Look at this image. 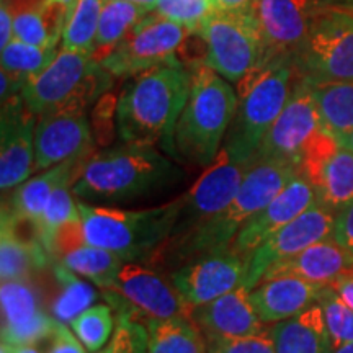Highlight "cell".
<instances>
[{
    "label": "cell",
    "instance_id": "cell-1",
    "mask_svg": "<svg viewBox=\"0 0 353 353\" xmlns=\"http://www.w3.org/2000/svg\"><path fill=\"white\" fill-rule=\"evenodd\" d=\"M182 180L183 170L154 145L123 143L92 154L72 190L81 201L113 206L161 195Z\"/></svg>",
    "mask_w": 353,
    "mask_h": 353
},
{
    "label": "cell",
    "instance_id": "cell-2",
    "mask_svg": "<svg viewBox=\"0 0 353 353\" xmlns=\"http://www.w3.org/2000/svg\"><path fill=\"white\" fill-rule=\"evenodd\" d=\"M192 70L165 64L128 77L114 107L118 138L125 144L157 145L176 157L174 131L187 103Z\"/></svg>",
    "mask_w": 353,
    "mask_h": 353
},
{
    "label": "cell",
    "instance_id": "cell-3",
    "mask_svg": "<svg viewBox=\"0 0 353 353\" xmlns=\"http://www.w3.org/2000/svg\"><path fill=\"white\" fill-rule=\"evenodd\" d=\"M298 175L291 164L276 161H254L237 193L221 213L195 232L179 241L164 242L149 262L179 268L201 255L229 250L239 229Z\"/></svg>",
    "mask_w": 353,
    "mask_h": 353
},
{
    "label": "cell",
    "instance_id": "cell-4",
    "mask_svg": "<svg viewBox=\"0 0 353 353\" xmlns=\"http://www.w3.org/2000/svg\"><path fill=\"white\" fill-rule=\"evenodd\" d=\"M237 108L231 82L208 65L192 69V87L174 131L175 154L195 167H210L219 156Z\"/></svg>",
    "mask_w": 353,
    "mask_h": 353
},
{
    "label": "cell",
    "instance_id": "cell-5",
    "mask_svg": "<svg viewBox=\"0 0 353 353\" xmlns=\"http://www.w3.org/2000/svg\"><path fill=\"white\" fill-rule=\"evenodd\" d=\"M291 56L260 65L237 85V108L221 151L242 162H254L260 143L285 108L293 90Z\"/></svg>",
    "mask_w": 353,
    "mask_h": 353
},
{
    "label": "cell",
    "instance_id": "cell-6",
    "mask_svg": "<svg viewBox=\"0 0 353 353\" xmlns=\"http://www.w3.org/2000/svg\"><path fill=\"white\" fill-rule=\"evenodd\" d=\"M79 211L85 244L114 252L125 263L148 262L169 239L179 200L136 211L79 201Z\"/></svg>",
    "mask_w": 353,
    "mask_h": 353
},
{
    "label": "cell",
    "instance_id": "cell-7",
    "mask_svg": "<svg viewBox=\"0 0 353 353\" xmlns=\"http://www.w3.org/2000/svg\"><path fill=\"white\" fill-rule=\"evenodd\" d=\"M113 83V76L97 63L90 52L59 48L54 61L30 79L21 97L37 117L52 112H87Z\"/></svg>",
    "mask_w": 353,
    "mask_h": 353
},
{
    "label": "cell",
    "instance_id": "cell-8",
    "mask_svg": "<svg viewBox=\"0 0 353 353\" xmlns=\"http://www.w3.org/2000/svg\"><path fill=\"white\" fill-rule=\"evenodd\" d=\"M291 61L296 77L311 85L353 81V10L317 8Z\"/></svg>",
    "mask_w": 353,
    "mask_h": 353
},
{
    "label": "cell",
    "instance_id": "cell-9",
    "mask_svg": "<svg viewBox=\"0 0 353 353\" xmlns=\"http://www.w3.org/2000/svg\"><path fill=\"white\" fill-rule=\"evenodd\" d=\"M200 33L208 46L205 65L231 83H239L252 70L267 64L262 34L250 10H214Z\"/></svg>",
    "mask_w": 353,
    "mask_h": 353
},
{
    "label": "cell",
    "instance_id": "cell-10",
    "mask_svg": "<svg viewBox=\"0 0 353 353\" xmlns=\"http://www.w3.org/2000/svg\"><path fill=\"white\" fill-rule=\"evenodd\" d=\"M190 30L154 10L101 61L113 77H132L165 64H180L176 52Z\"/></svg>",
    "mask_w": 353,
    "mask_h": 353
},
{
    "label": "cell",
    "instance_id": "cell-11",
    "mask_svg": "<svg viewBox=\"0 0 353 353\" xmlns=\"http://www.w3.org/2000/svg\"><path fill=\"white\" fill-rule=\"evenodd\" d=\"M252 162H242L221 151L193 187L179 196V211L169 239L179 241L195 232L231 203Z\"/></svg>",
    "mask_w": 353,
    "mask_h": 353
},
{
    "label": "cell",
    "instance_id": "cell-12",
    "mask_svg": "<svg viewBox=\"0 0 353 353\" xmlns=\"http://www.w3.org/2000/svg\"><path fill=\"white\" fill-rule=\"evenodd\" d=\"M321 130L311 85L298 79L285 108L260 143L254 161H276L298 169L303 151Z\"/></svg>",
    "mask_w": 353,
    "mask_h": 353
},
{
    "label": "cell",
    "instance_id": "cell-13",
    "mask_svg": "<svg viewBox=\"0 0 353 353\" xmlns=\"http://www.w3.org/2000/svg\"><path fill=\"white\" fill-rule=\"evenodd\" d=\"M334 221L335 214L332 211L316 201L311 208L278 229L254 250L247 262L244 285L249 290H254L272 265L303 252L316 242L332 237Z\"/></svg>",
    "mask_w": 353,
    "mask_h": 353
},
{
    "label": "cell",
    "instance_id": "cell-14",
    "mask_svg": "<svg viewBox=\"0 0 353 353\" xmlns=\"http://www.w3.org/2000/svg\"><path fill=\"white\" fill-rule=\"evenodd\" d=\"M247 259L224 250L196 257L170 272L169 280L192 307L203 306L244 283Z\"/></svg>",
    "mask_w": 353,
    "mask_h": 353
},
{
    "label": "cell",
    "instance_id": "cell-15",
    "mask_svg": "<svg viewBox=\"0 0 353 353\" xmlns=\"http://www.w3.org/2000/svg\"><path fill=\"white\" fill-rule=\"evenodd\" d=\"M94 134L87 112H52L38 117L34 130V172L94 154Z\"/></svg>",
    "mask_w": 353,
    "mask_h": 353
},
{
    "label": "cell",
    "instance_id": "cell-16",
    "mask_svg": "<svg viewBox=\"0 0 353 353\" xmlns=\"http://www.w3.org/2000/svg\"><path fill=\"white\" fill-rule=\"evenodd\" d=\"M112 291L128 304L132 314L144 316L145 321L192 317L193 307L170 280L136 262L123 265Z\"/></svg>",
    "mask_w": 353,
    "mask_h": 353
},
{
    "label": "cell",
    "instance_id": "cell-17",
    "mask_svg": "<svg viewBox=\"0 0 353 353\" xmlns=\"http://www.w3.org/2000/svg\"><path fill=\"white\" fill-rule=\"evenodd\" d=\"M38 117L30 112L23 97L2 101L0 118V188H17L34 174V130Z\"/></svg>",
    "mask_w": 353,
    "mask_h": 353
},
{
    "label": "cell",
    "instance_id": "cell-18",
    "mask_svg": "<svg viewBox=\"0 0 353 353\" xmlns=\"http://www.w3.org/2000/svg\"><path fill=\"white\" fill-rule=\"evenodd\" d=\"M319 7L321 0H255L250 12L262 34L267 63L293 54Z\"/></svg>",
    "mask_w": 353,
    "mask_h": 353
},
{
    "label": "cell",
    "instance_id": "cell-19",
    "mask_svg": "<svg viewBox=\"0 0 353 353\" xmlns=\"http://www.w3.org/2000/svg\"><path fill=\"white\" fill-rule=\"evenodd\" d=\"M314 203V188L301 174H298L267 206H263L239 229L229 250L249 262L250 255L263 241L296 219Z\"/></svg>",
    "mask_w": 353,
    "mask_h": 353
},
{
    "label": "cell",
    "instance_id": "cell-20",
    "mask_svg": "<svg viewBox=\"0 0 353 353\" xmlns=\"http://www.w3.org/2000/svg\"><path fill=\"white\" fill-rule=\"evenodd\" d=\"M0 303L2 342L34 347L50 339L57 321L43 309L32 281H2Z\"/></svg>",
    "mask_w": 353,
    "mask_h": 353
},
{
    "label": "cell",
    "instance_id": "cell-21",
    "mask_svg": "<svg viewBox=\"0 0 353 353\" xmlns=\"http://www.w3.org/2000/svg\"><path fill=\"white\" fill-rule=\"evenodd\" d=\"M192 321L208 341L245 337L265 330L250 301V290L244 283L213 301L193 307Z\"/></svg>",
    "mask_w": 353,
    "mask_h": 353
},
{
    "label": "cell",
    "instance_id": "cell-22",
    "mask_svg": "<svg viewBox=\"0 0 353 353\" xmlns=\"http://www.w3.org/2000/svg\"><path fill=\"white\" fill-rule=\"evenodd\" d=\"M353 273V255L334 237L316 242L303 252L272 265L262 280L275 276H296L319 285H334ZM260 280V281H262Z\"/></svg>",
    "mask_w": 353,
    "mask_h": 353
},
{
    "label": "cell",
    "instance_id": "cell-23",
    "mask_svg": "<svg viewBox=\"0 0 353 353\" xmlns=\"http://www.w3.org/2000/svg\"><path fill=\"white\" fill-rule=\"evenodd\" d=\"M324 288L296 276H275L259 281L250 290V301L263 324H276L316 304Z\"/></svg>",
    "mask_w": 353,
    "mask_h": 353
},
{
    "label": "cell",
    "instance_id": "cell-24",
    "mask_svg": "<svg viewBox=\"0 0 353 353\" xmlns=\"http://www.w3.org/2000/svg\"><path fill=\"white\" fill-rule=\"evenodd\" d=\"M85 161L63 162V164H57L51 169L43 170L41 174H37L32 179L25 180L23 183L15 188L8 205H3L2 210L7 211L17 223L28 224L37 234V229L41 223L43 213L46 210L52 192L61 183L77 179Z\"/></svg>",
    "mask_w": 353,
    "mask_h": 353
},
{
    "label": "cell",
    "instance_id": "cell-25",
    "mask_svg": "<svg viewBox=\"0 0 353 353\" xmlns=\"http://www.w3.org/2000/svg\"><path fill=\"white\" fill-rule=\"evenodd\" d=\"M54 262L41 241L25 237L20 224L2 210V228H0V276L2 281L30 280L37 270Z\"/></svg>",
    "mask_w": 353,
    "mask_h": 353
},
{
    "label": "cell",
    "instance_id": "cell-26",
    "mask_svg": "<svg viewBox=\"0 0 353 353\" xmlns=\"http://www.w3.org/2000/svg\"><path fill=\"white\" fill-rule=\"evenodd\" d=\"M301 175L314 188L316 201L334 214L353 200V152L342 145Z\"/></svg>",
    "mask_w": 353,
    "mask_h": 353
},
{
    "label": "cell",
    "instance_id": "cell-27",
    "mask_svg": "<svg viewBox=\"0 0 353 353\" xmlns=\"http://www.w3.org/2000/svg\"><path fill=\"white\" fill-rule=\"evenodd\" d=\"M276 353H332L324 311L316 303L290 319L272 325Z\"/></svg>",
    "mask_w": 353,
    "mask_h": 353
},
{
    "label": "cell",
    "instance_id": "cell-28",
    "mask_svg": "<svg viewBox=\"0 0 353 353\" xmlns=\"http://www.w3.org/2000/svg\"><path fill=\"white\" fill-rule=\"evenodd\" d=\"M311 92L322 130L337 141L353 130V81L314 83Z\"/></svg>",
    "mask_w": 353,
    "mask_h": 353
},
{
    "label": "cell",
    "instance_id": "cell-29",
    "mask_svg": "<svg viewBox=\"0 0 353 353\" xmlns=\"http://www.w3.org/2000/svg\"><path fill=\"white\" fill-rule=\"evenodd\" d=\"M148 353H208V343L192 317L149 319Z\"/></svg>",
    "mask_w": 353,
    "mask_h": 353
},
{
    "label": "cell",
    "instance_id": "cell-30",
    "mask_svg": "<svg viewBox=\"0 0 353 353\" xmlns=\"http://www.w3.org/2000/svg\"><path fill=\"white\" fill-rule=\"evenodd\" d=\"M56 260L63 262L79 276L85 278L103 291L113 290L117 278L125 265L120 255L90 244L74 247L68 252L61 254Z\"/></svg>",
    "mask_w": 353,
    "mask_h": 353
},
{
    "label": "cell",
    "instance_id": "cell-31",
    "mask_svg": "<svg viewBox=\"0 0 353 353\" xmlns=\"http://www.w3.org/2000/svg\"><path fill=\"white\" fill-rule=\"evenodd\" d=\"M149 13L151 10L134 3L107 0L101 12L95 48L92 52L97 63H101Z\"/></svg>",
    "mask_w": 353,
    "mask_h": 353
},
{
    "label": "cell",
    "instance_id": "cell-32",
    "mask_svg": "<svg viewBox=\"0 0 353 353\" xmlns=\"http://www.w3.org/2000/svg\"><path fill=\"white\" fill-rule=\"evenodd\" d=\"M52 273L57 281V294L51 304V314L56 321L69 324L74 317L94 306L99 294L94 283L82 280L59 260L52 262Z\"/></svg>",
    "mask_w": 353,
    "mask_h": 353
},
{
    "label": "cell",
    "instance_id": "cell-33",
    "mask_svg": "<svg viewBox=\"0 0 353 353\" xmlns=\"http://www.w3.org/2000/svg\"><path fill=\"white\" fill-rule=\"evenodd\" d=\"M105 2L107 0H74L61 38L63 50L94 52Z\"/></svg>",
    "mask_w": 353,
    "mask_h": 353
},
{
    "label": "cell",
    "instance_id": "cell-34",
    "mask_svg": "<svg viewBox=\"0 0 353 353\" xmlns=\"http://www.w3.org/2000/svg\"><path fill=\"white\" fill-rule=\"evenodd\" d=\"M76 182L74 180H68V182L61 183L48 201L46 210H44L41 223L37 229L38 239L41 241L44 249L48 252H52V245H54L56 234L59 229L65 226V224L72 223V221L81 219V211H79V201H76V195H74L72 185ZM52 257V255H51Z\"/></svg>",
    "mask_w": 353,
    "mask_h": 353
},
{
    "label": "cell",
    "instance_id": "cell-35",
    "mask_svg": "<svg viewBox=\"0 0 353 353\" xmlns=\"http://www.w3.org/2000/svg\"><path fill=\"white\" fill-rule=\"evenodd\" d=\"M2 69L19 79L20 82H26L37 77L50 65L57 56V48H41L26 44L19 39H13L2 48Z\"/></svg>",
    "mask_w": 353,
    "mask_h": 353
},
{
    "label": "cell",
    "instance_id": "cell-36",
    "mask_svg": "<svg viewBox=\"0 0 353 353\" xmlns=\"http://www.w3.org/2000/svg\"><path fill=\"white\" fill-rule=\"evenodd\" d=\"M69 327L77 335L88 352H100L112 339L117 329L114 316L108 304H94L69 322Z\"/></svg>",
    "mask_w": 353,
    "mask_h": 353
},
{
    "label": "cell",
    "instance_id": "cell-37",
    "mask_svg": "<svg viewBox=\"0 0 353 353\" xmlns=\"http://www.w3.org/2000/svg\"><path fill=\"white\" fill-rule=\"evenodd\" d=\"M334 350L353 342V309L348 307L332 285L325 286L319 301Z\"/></svg>",
    "mask_w": 353,
    "mask_h": 353
},
{
    "label": "cell",
    "instance_id": "cell-38",
    "mask_svg": "<svg viewBox=\"0 0 353 353\" xmlns=\"http://www.w3.org/2000/svg\"><path fill=\"white\" fill-rule=\"evenodd\" d=\"M117 329L110 342L97 353H148V327L134 319L128 307H118Z\"/></svg>",
    "mask_w": 353,
    "mask_h": 353
},
{
    "label": "cell",
    "instance_id": "cell-39",
    "mask_svg": "<svg viewBox=\"0 0 353 353\" xmlns=\"http://www.w3.org/2000/svg\"><path fill=\"white\" fill-rule=\"evenodd\" d=\"M214 10L213 0H159L156 7L159 15L182 23L190 32H200Z\"/></svg>",
    "mask_w": 353,
    "mask_h": 353
},
{
    "label": "cell",
    "instance_id": "cell-40",
    "mask_svg": "<svg viewBox=\"0 0 353 353\" xmlns=\"http://www.w3.org/2000/svg\"><path fill=\"white\" fill-rule=\"evenodd\" d=\"M13 34L19 41L33 44V46L57 48V43H54L48 30L41 6L13 12Z\"/></svg>",
    "mask_w": 353,
    "mask_h": 353
},
{
    "label": "cell",
    "instance_id": "cell-41",
    "mask_svg": "<svg viewBox=\"0 0 353 353\" xmlns=\"http://www.w3.org/2000/svg\"><path fill=\"white\" fill-rule=\"evenodd\" d=\"M208 353H276L272 330L232 339H211Z\"/></svg>",
    "mask_w": 353,
    "mask_h": 353
},
{
    "label": "cell",
    "instance_id": "cell-42",
    "mask_svg": "<svg viewBox=\"0 0 353 353\" xmlns=\"http://www.w3.org/2000/svg\"><path fill=\"white\" fill-rule=\"evenodd\" d=\"M46 353H87L85 345L79 341L72 329L68 327L64 322H56L54 330L48 339Z\"/></svg>",
    "mask_w": 353,
    "mask_h": 353
},
{
    "label": "cell",
    "instance_id": "cell-43",
    "mask_svg": "<svg viewBox=\"0 0 353 353\" xmlns=\"http://www.w3.org/2000/svg\"><path fill=\"white\" fill-rule=\"evenodd\" d=\"M332 237L353 255V200L335 214Z\"/></svg>",
    "mask_w": 353,
    "mask_h": 353
},
{
    "label": "cell",
    "instance_id": "cell-44",
    "mask_svg": "<svg viewBox=\"0 0 353 353\" xmlns=\"http://www.w3.org/2000/svg\"><path fill=\"white\" fill-rule=\"evenodd\" d=\"M15 39L13 34V10L7 0L0 3V50Z\"/></svg>",
    "mask_w": 353,
    "mask_h": 353
},
{
    "label": "cell",
    "instance_id": "cell-45",
    "mask_svg": "<svg viewBox=\"0 0 353 353\" xmlns=\"http://www.w3.org/2000/svg\"><path fill=\"white\" fill-rule=\"evenodd\" d=\"M255 0H213L216 10L221 12H242L250 10Z\"/></svg>",
    "mask_w": 353,
    "mask_h": 353
},
{
    "label": "cell",
    "instance_id": "cell-46",
    "mask_svg": "<svg viewBox=\"0 0 353 353\" xmlns=\"http://www.w3.org/2000/svg\"><path fill=\"white\" fill-rule=\"evenodd\" d=\"M332 286L335 288V291L341 294V298L345 301L347 306L353 309V273L352 275L341 278L339 281H335Z\"/></svg>",
    "mask_w": 353,
    "mask_h": 353
},
{
    "label": "cell",
    "instance_id": "cell-47",
    "mask_svg": "<svg viewBox=\"0 0 353 353\" xmlns=\"http://www.w3.org/2000/svg\"><path fill=\"white\" fill-rule=\"evenodd\" d=\"M6 345L8 353H39V350H37L33 345H10V343H6Z\"/></svg>",
    "mask_w": 353,
    "mask_h": 353
},
{
    "label": "cell",
    "instance_id": "cell-48",
    "mask_svg": "<svg viewBox=\"0 0 353 353\" xmlns=\"http://www.w3.org/2000/svg\"><path fill=\"white\" fill-rule=\"evenodd\" d=\"M321 6L342 7L347 10H353V0H321Z\"/></svg>",
    "mask_w": 353,
    "mask_h": 353
},
{
    "label": "cell",
    "instance_id": "cell-49",
    "mask_svg": "<svg viewBox=\"0 0 353 353\" xmlns=\"http://www.w3.org/2000/svg\"><path fill=\"white\" fill-rule=\"evenodd\" d=\"M118 2H128V3H134V6H139V7H144L148 8V10H156L157 7V2L159 0H118Z\"/></svg>",
    "mask_w": 353,
    "mask_h": 353
},
{
    "label": "cell",
    "instance_id": "cell-50",
    "mask_svg": "<svg viewBox=\"0 0 353 353\" xmlns=\"http://www.w3.org/2000/svg\"><path fill=\"white\" fill-rule=\"evenodd\" d=\"M339 144L342 145V148L348 149V151L353 152V130L348 131L345 136H342L341 139H339Z\"/></svg>",
    "mask_w": 353,
    "mask_h": 353
},
{
    "label": "cell",
    "instance_id": "cell-51",
    "mask_svg": "<svg viewBox=\"0 0 353 353\" xmlns=\"http://www.w3.org/2000/svg\"><path fill=\"white\" fill-rule=\"evenodd\" d=\"M332 353H353V342H348L345 345L335 348Z\"/></svg>",
    "mask_w": 353,
    "mask_h": 353
}]
</instances>
